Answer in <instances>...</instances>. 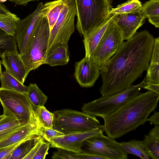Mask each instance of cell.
Returning a JSON list of instances; mask_svg holds the SVG:
<instances>
[{
    "label": "cell",
    "mask_w": 159,
    "mask_h": 159,
    "mask_svg": "<svg viewBox=\"0 0 159 159\" xmlns=\"http://www.w3.org/2000/svg\"><path fill=\"white\" fill-rule=\"evenodd\" d=\"M155 38L148 30L136 32L123 42L100 70L102 96L112 94L129 87L147 70Z\"/></svg>",
    "instance_id": "obj_1"
},
{
    "label": "cell",
    "mask_w": 159,
    "mask_h": 159,
    "mask_svg": "<svg viewBox=\"0 0 159 159\" xmlns=\"http://www.w3.org/2000/svg\"><path fill=\"white\" fill-rule=\"evenodd\" d=\"M159 94L148 91L139 93L114 112L104 118V131L107 136L116 139L144 124L156 108Z\"/></svg>",
    "instance_id": "obj_2"
},
{
    "label": "cell",
    "mask_w": 159,
    "mask_h": 159,
    "mask_svg": "<svg viewBox=\"0 0 159 159\" xmlns=\"http://www.w3.org/2000/svg\"><path fill=\"white\" fill-rule=\"evenodd\" d=\"M76 29L85 37L102 25L109 17L110 3L107 0H75Z\"/></svg>",
    "instance_id": "obj_3"
},
{
    "label": "cell",
    "mask_w": 159,
    "mask_h": 159,
    "mask_svg": "<svg viewBox=\"0 0 159 159\" xmlns=\"http://www.w3.org/2000/svg\"><path fill=\"white\" fill-rule=\"evenodd\" d=\"M50 32L47 18L42 15L35 25L25 53L20 56L28 73L44 64Z\"/></svg>",
    "instance_id": "obj_4"
},
{
    "label": "cell",
    "mask_w": 159,
    "mask_h": 159,
    "mask_svg": "<svg viewBox=\"0 0 159 159\" xmlns=\"http://www.w3.org/2000/svg\"><path fill=\"white\" fill-rule=\"evenodd\" d=\"M53 113V128L64 134L103 129L95 116L82 111L66 109L55 111Z\"/></svg>",
    "instance_id": "obj_5"
},
{
    "label": "cell",
    "mask_w": 159,
    "mask_h": 159,
    "mask_svg": "<svg viewBox=\"0 0 159 159\" xmlns=\"http://www.w3.org/2000/svg\"><path fill=\"white\" fill-rule=\"evenodd\" d=\"M146 84L145 78L139 84L132 85L115 93L101 97L84 104L82 111L94 116L103 118L109 115L126 102L139 93Z\"/></svg>",
    "instance_id": "obj_6"
},
{
    "label": "cell",
    "mask_w": 159,
    "mask_h": 159,
    "mask_svg": "<svg viewBox=\"0 0 159 159\" xmlns=\"http://www.w3.org/2000/svg\"><path fill=\"white\" fill-rule=\"evenodd\" d=\"M124 41L122 32L112 19L90 58L101 70Z\"/></svg>",
    "instance_id": "obj_7"
},
{
    "label": "cell",
    "mask_w": 159,
    "mask_h": 159,
    "mask_svg": "<svg viewBox=\"0 0 159 159\" xmlns=\"http://www.w3.org/2000/svg\"><path fill=\"white\" fill-rule=\"evenodd\" d=\"M0 102L5 116H14L29 121L35 116V110L27 93L0 87Z\"/></svg>",
    "instance_id": "obj_8"
},
{
    "label": "cell",
    "mask_w": 159,
    "mask_h": 159,
    "mask_svg": "<svg viewBox=\"0 0 159 159\" xmlns=\"http://www.w3.org/2000/svg\"><path fill=\"white\" fill-rule=\"evenodd\" d=\"M59 17L50 31L47 52L55 45L68 43L75 30L76 11L75 0H65Z\"/></svg>",
    "instance_id": "obj_9"
},
{
    "label": "cell",
    "mask_w": 159,
    "mask_h": 159,
    "mask_svg": "<svg viewBox=\"0 0 159 159\" xmlns=\"http://www.w3.org/2000/svg\"><path fill=\"white\" fill-rule=\"evenodd\" d=\"M82 151L102 156L107 159H126L128 155L115 139L103 133L85 140L82 147Z\"/></svg>",
    "instance_id": "obj_10"
},
{
    "label": "cell",
    "mask_w": 159,
    "mask_h": 159,
    "mask_svg": "<svg viewBox=\"0 0 159 159\" xmlns=\"http://www.w3.org/2000/svg\"><path fill=\"white\" fill-rule=\"evenodd\" d=\"M43 3H39L35 10L17 24L14 37L17 43L20 56L25 53L28 41L35 25L42 15Z\"/></svg>",
    "instance_id": "obj_11"
},
{
    "label": "cell",
    "mask_w": 159,
    "mask_h": 159,
    "mask_svg": "<svg viewBox=\"0 0 159 159\" xmlns=\"http://www.w3.org/2000/svg\"><path fill=\"white\" fill-rule=\"evenodd\" d=\"M104 129H98L89 131L61 136L48 140L52 148H61L75 153L82 152L84 141L88 138L103 133Z\"/></svg>",
    "instance_id": "obj_12"
},
{
    "label": "cell",
    "mask_w": 159,
    "mask_h": 159,
    "mask_svg": "<svg viewBox=\"0 0 159 159\" xmlns=\"http://www.w3.org/2000/svg\"><path fill=\"white\" fill-rule=\"evenodd\" d=\"M100 70L90 58L85 57L75 65L74 76L83 87L93 86L98 78Z\"/></svg>",
    "instance_id": "obj_13"
},
{
    "label": "cell",
    "mask_w": 159,
    "mask_h": 159,
    "mask_svg": "<svg viewBox=\"0 0 159 159\" xmlns=\"http://www.w3.org/2000/svg\"><path fill=\"white\" fill-rule=\"evenodd\" d=\"M145 17L142 12L115 14L112 20L122 32L124 40L129 39L144 23Z\"/></svg>",
    "instance_id": "obj_14"
},
{
    "label": "cell",
    "mask_w": 159,
    "mask_h": 159,
    "mask_svg": "<svg viewBox=\"0 0 159 159\" xmlns=\"http://www.w3.org/2000/svg\"><path fill=\"white\" fill-rule=\"evenodd\" d=\"M1 57V64L5 68L6 71L24 84L29 73L19 53L7 52Z\"/></svg>",
    "instance_id": "obj_15"
},
{
    "label": "cell",
    "mask_w": 159,
    "mask_h": 159,
    "mask_svg": "<svg viewBox=\"0 0 159 159\" xmlns=\"http://www.w3.org/2000/svg\"><path fill=\"white\" fill-rule=\"evenodd\" d=\"M40 126L35 115L34 118L22 129L0 141V148L25 141L39 135Z\"/></svg>",
    "instance_id": "obj_16"
},
{
    "label": "cell",
    "mask_w": 159,
    "mask_h": 159,
    "mask_svg": "<svg viewBox=\"0 0 159 159\" xmlns=\"http://www.w3.org/2000/svg\"><path fill=\"white\" fill-rule=\"evenodd\" d=\"M69 61L68 43L55 45L47 52L44 64L51 66H63Z\"/></svg>",
    "instance_id": "obj_17"
},
{
    "label": "cell",
    "mask_w": 159,
    "mask_h": 159,
    "mask_svg": "<svg viewBox=\"0 0 159 159\" xmlns=\"http://www.w3.org/2000/svg\"><path fill=\"white\" fill-rule=\"evenodd\" d=\"M30 121L24 119L5 116L0 120V141L21 130Z\"/></svg>",
    "instance_id": "obj_18"
},
{
    "label": "cell",
    "mask_w": 159,
    "mask_h": 159,
    "mask_svg": "<svg viewBox=\"0 0 159 159\" xmlns=\"http://www.w3.org/2000/svg\"><path fill=\"white\" fill-rule=\"evenodd\" d=\"M115 14L111 15L106 22L101 26L91 32L85 37L83 40L85 51V57L90 58L104 34L110 21Z\"/></svg>",
    "instance_id": "obj_19"
},
{
    "label": "cell",
    "mask_w": 159,
    "mask_h": 159,
    "mask_svg": "<svg viewBox=\"0 0 159 159\" xmlns=\"http://www.w3.org/2000/svg\"><path fill=\"white\" fill-rule=\"evenodd\" d=\"M145 78L147 84H159V38L155 39L154 45Z\"/></svg>",
    "instance_id": "obj_20"
},
{
    "label": "cell",
    "mask_w": 159,
    "mask_h": 159,
    "mask_svg": "<svg viewBox=\"0 0 159 159\" xmlns=\"http://www.w3.org/2000/svg\"><path fill=\"white\" fill-rule=\"evenodd\" d=\"M65 1V0H55L43 4L42 9L43 15L47 18L50 31L64 6Z\"/></svg>",
    "instance_id": "obj_21"
},
{
    "label": "cell",
    "mask_w": 159,
    "mask_h": 159,
    "mask_svg": "<svg viewBox=\"0 0 159 159\" xmlns=\"http://www.w3.org/2000/svg\"><path fill=\"white\" fill-rule=\"evenodd\" d=\"M141 11L151 24L156 28H159V0L146 2L142 5Z\"/></svg>",
    "instance_id": "obj_22"
},
{
    "label": "cell",
    "mask_w": 159,
    "mask_h": 159,
    "mask_svg": "<svg viewBox=\"0 0 159 159\" xmlns=\"http://www.w3.org/2000/svg\"><path fill=\"white\" fill-rule=\"evenodd\" d=\"M125 152L135 155L142 159H149V157L145 150L143 141L133 139L119 143Z\"/></svg>",
    "instance_id": "obj_23"
},
{
    "label": "cell",
    "mask_w": 159,
    "mask_h": 159,
    "mask_svg": "<svg viewBox=\"0 0 159 159\" xmlns=\"http://www.w3.org/2000/svg\"><path fill=\"white\" fill-rule=\"evenodd\" d=\"M1 88L18 92L26 93L28 87L24 85L6 70L2 71L0 76Z\"/></svg>",
    "instance_id": "obj_24"
},
{
    "label": "cell",
    "mask_w": 159,
    "mask_h": 159,
    "mask_svg": "<svg viewBox=\"0 0 159 159\" xmlns=\"http://www.w3.org/2000/svg\"><path fill=\"white\" fill-rule=\"evenodd\" d=\"M27 94L35 110L38 107L44 106L48 97L35 83H30L28 86Z\"/></svg>",
    "instance_id": "obj_25"
},
{
    "label": "cell",
    "mask_w": 159,
    "mask_h": 159,
    "mask_svg": "<svg viewBox=\"0 0 159 159\" xmlns=\"http://www.w3.org/2000/svg\"><path fill=\"white\" fill-rule=\"evenodd\" d=\"M42 137L37 135L26 140L15 149L9 159H24Z\"/></svg>",
    "instance_id": "obj_26"
},
{
    "label": "cell",
    "mask_w": 159,
    "mask_h": 159,
    "mask_svg": "<svg viewBox=\"0 0 159 159\" xmlns=\"http://www.w3.org/2000/svg\"><path fill=\"white\" fill-rule=\"evenodd\" d=\"M142 8V5L139 0H128L115 8L111 7L109 14L138 13L141 11Z\"/></svg>",
    "instance_id": "obj_27"
},
{
    "label": "cell",
    "mask_w": 159,
    "mask_h": 159,
    "mask_svg": "<svg viewBox=\"0 0 159 159\" xmlns=\"http://www.w3.org/2000/svg\"><path fill=\"white\" fill-rule=\"evenodd\" d=\"M20 18L11 13L7 15H0V28L7 34L14 36L17 22Z\"/></svg>",
    "instance_id": "obj_28"
},
{
    "label": "cell",
    "mask_w": 159,
    "mask_h": 159,
    "mask_svg": "<svg viewBox=\"0 0 159 159\" xmlns=\"http://www.w3.org/2000/svg\"><path fill=\"white\" fill-rule=\"evenodd\" d=\"M17 44L14 36L7 34L0 37V57L5 53H19Z\"/></svg>",
    "instance_id": "obj_29"
},
{
    "label": "cell",
    "mask_w": 159,
    "mask_h": 159,
    "mask_svg": "<svg viewBox=\"0 0 159 159\" xmlns=\"http://www.w3.org/2000/svg\"><path fill=\"white\" fill-rule=\"evenodd\" d=\"M142 141L144 148L149 157L152 159H159V139L147 134L144 135Z\"/></svg>",
    "instance_id": "obj_30"
},
{
    "label": "cell",
    "mask_w": 159,
    "mask_h": 159,
    "mask_svg": "<svg viewBox=\"0 0 159 159\" xmlns=\"http://www.w3.org/2000/svg\"><path fill=\"white\" fill-rule=\"evenodd\" d=\"M35 113L41 126L44 127L53 128V113L50 112L43 106L37 108L35 110Z\"/></svg>",
    "instance_id": "obj_31"
},
{
    "label": "cell",
    "mask_w": 159,
    "mask_h": 159,
    "mask_svg": "<svg viewBox=\"0 0 159 159\" xmlns=\"http://www.w3.org/2000/svg\"><path fill=\"white\" fill-rule=\"evenodd\" d=\"M40 125L38 134L47 141L51 138L64 134L53 128L44 127Z\"/></svg>",
    "instance_id": "obj_32"
},
{
    "label": "cell",
    "mask_w": 159,
    "mask_h": 159,
    "mask_svg": "<svg viewBox=\"0 0 159 159\" xmlns=\"http://www.w3.org/2000/svg\"><path fill=\"white\" fill-rule=\"evenodd\" d=\"M75 153L65 149L58 148V150L53 153L52 158L54 159H75Z\"/></svg>",
    "instance_id": "obj_33"
},
{
    "label": "cell",
    "mask_w": 159,
    "mask_h": 159,
    "mask_svg": "<svg viewBox=\"0 0 159 159\" xmlns=\"http://www.w3.org/2000/svg\"><path fill=\"white\" fill-rule=\"evenodd\" d=\"M50 146V143L49 142H46L43 141L33 159H45L46 155L48 154V151Z\"/></svg>",
    "instance_id": "obj_34"
},
{
    "label": "cell",
    "mask_w": 159,
    "mask_h": 159,
    "mask_svg": "<svg viewBox=\"0 0 159 159\" xmlns=\"http://www.w3.org/2000/svg\"><path fill=\"white\" fill-rule=\"evenodd\" d=\"M25 141L20 142L10 146L0 148V159H9L10 156L15 149Z\"/></svg>",
    "instance_id": "obj_35"
},
{
    "label": "cell",
    "mask_w": 159,
    "mask_h": 159,
    "mask_svg": "<svg viewBox=\"0 0 159 159\" xmlns=\"http://www.w3.org/2000/svg\"><path fill=\"white\" fill-rule=\"evenodd\" d=\"M75 159H107L102 156L84 151L75 153Z\"/></svg>",
    "instance_id": "obj_36"
},
{
    "label": "cell",
    "mask_w": 159,
    "mask_h": 159,
    "mask_svg": "<svg viewBox=\"0 0 159 159\" xmlns=\"http://www.w3.org/2000/svg\"><path fill=\"white\" fill-rule=\"evenodd\" d=\"M43 137L39 141L29 153L25 157L24 159H33L37 151L42 142L44 141Z\"/></svg>",
    "instance_id": "obj_37"
},
{
    "label": "cell",
    "mask_w": 159,
    "mask_h": 159,
    "mask_svg": "<svg viewBox=\"0 0 159 159\" xmlns=\"http://www.w3.org/2000/svg\"><path fill=\"white\" fill-rule=\"evenodd\" d=\"M154 112L153 115L148 118L147 121H149L151 124L159 125V112L156 111Z\"/></svg>",
    "instance_id": "obj_38"
},
{
    "label": "cell",
    "mask_w": 159,
    "mask_h": 159,
    "mask_svg": "<svg viewBox=\"0 0 159 159\" xmlns=\"http://www.w3.org/2000/svg\"><path fill=\"white\" fill-rule=\"evenodd\" d=\"M143 88L159 94V84H147Z\"/></svg>",
    "instance_id": "obj_39"
},
{
    "label": "cell",
    "mask_w": 159,
    "mask_h": 159,
    "mask_svg": "<svg viewBox=\"0 0 159 159\" xmlns=\"http://www.w3.org/2000/svg\"><path fill=\"white\" fill-rule=\"evenodd\" d=\"M148 135L153 138L159 139V125H155V127L150 131Z\"/></svg>",
    "instance_id": "obj_40"
},
{
    "label": "cell",
    "mask_w": 159,
    "mask_h": 159,
    "mask_svg": "<svg viewBox=\"0 0 159 159\" xmlns=\"http://www.w3.org/2000/svg\"><path fill=\"white\" fill-rule=\"evenodd\" d=\"M14 3L16 5L25 6L31 1H38L39 0H8Z\"/></svg>",
    "instance_id": "obj_41"
},
{
    "label": "cell",
    "mask_w": 159,
    "mask_h": 159,
    "mask_svg": "<svg viewBox=\"0 0 159 159\" xmlns=\"http://www.w3.org/2000/svg\"><path fill=\"white\" fill-rule=\"evenodd\" d=\"M11 13L6 6L0 2V15H7Z\"/></svg>",
    "instance_id": "obj_42"
},
{
    "label": "cell",
    "mask_w": 159,
    "mask_h": 159,
    "mask_svg": "<svg viewBox=\"0 0 159 159\" xmlns=\"http://www.w3.org/2000/svg\"><path fill=\"white\" fill-rule=\"evenodd\" d=\"M7 34H8L0 28V37Z\"/></svg>",
    "instance_id": "obj_43"
},
{
    "label": "cell",
    "mask_w": 159,
    "mask_h": 159,
    "mask_svg": "<svg viewBox=\"0 0 159 159\" xmlns=\"http://www.w3.org/2000/svg\"><path fill=\"white\" fill-rule=\"evenodd\" d=\"M2 71V67H1V61L0 60V76L1 75Z\"/></svg>",
    "instance_id": "obj_44"
},
{
    "label": "cell",
    "mask_w": 159,
    "mask_h": 159,
    "mask_svg": "<svg viewBox=\"0 0 159 159\" xmlns=\"http://www.w3.org/2000/svg\"><path fill=\"white\" fill-rule=\"evenodd\" d=\"M5 116L3 114L2 115H0V120H1L2 119H3Z\"/></svg>",
    "instance_id": "obj_45"
},
{
    "label": "cell",
    "mask_w": 159,
    "mask_h": 159,
    "mask_svg": "<svg viewBox=\"0 0 159 159\" xmlns=\"http://www.w3.org/2000/svg\"><path fill=\"white\" fill-rule=\"evenodd\" d=\"M7 0H0V2L2 3L6 1Z\"/></svg>",
    "instance_id": "obj_46"
},
{
    "label": "cell",
    "mask_w": 159,
    "mask_h": 159,
    "mask_svg": "<svg viewBox=\"0 0 159 159\" xmlns=\"http://www.w3.org/2000/svg\"><path fill=\"white\" fill-rule=\"evenodd\" d=\"M108 2L110 3V2L111 0H107Z\"/></svg>",
    "instance_id": "obj_47"
}]
</instances>
